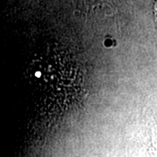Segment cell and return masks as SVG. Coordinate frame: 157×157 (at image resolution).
Instances as JSON below:
<instances>
[{
  "mask_svg": "<svg viewBox=\"0 0 157 157\" xmlns=\"http://www.w3.org/2000/svg\"><path fill=\"white\" fill-rule=\"evenodd\" d=\"M155 15L157 18V0H155Z\"/></svg>",
  "mask_w": 157,
  "mask_h": 157,
  "instance_id": "6da1fadb",
  "label": "cell"
}]
</instances>
